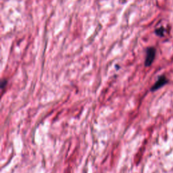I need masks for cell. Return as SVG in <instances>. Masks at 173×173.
I'll return each mask as SVG.
<instances>
[{
  "label": "cell",
  "mask_w": 173,
  "mask_h": 173,
  "mask_svg": "<svg viewBox=\"0 0 173 173\" xmlns=\"http://www.w3.org/2000/svg\"><path fill=\"white\" fill-rule=\"evenodd\" d=\"M168 79L166 78V76L164 75H162L157 79V81L155 83L154 85L152 86V87L151 88V91H157V89H159L160 88L162 87L163 86H164L165 85L168 83Z\"/></svg>",
  "instance_id": "obj_2"
},
{
  "label": "cell",
  "mask_w": 173,
  "mask_h": 173,
  "mask_svg": "<svg viewBox=\"0 0 173 173\" xmlns=\"http://www.w3.org/2000/svg\"><path fill=\"white\" fill-rule=\"evenodd\" d=\"M166 32V29L163 26H161L158 28H156V30H155V33L157 35V36L160 37H164V33Z\"/></svg>",
  "instance_id": "obj_3"
},
{
  "label": "cell",
  "mask_w": 173,
  "mask_h": 173,
  "mask_svg": "<svg viewBox=\"0 0 173 173\" xmlns=\"http://www.w3.org/2000/svg\"><path fill=\"white\" fill-rule=\"evenodd\" d=\"M156 49L153 47L148 48L146 50V57L145 60V66H150L152 65L153 62L155 59L156 56Z\"/></svg>",
  "instance_id": "obj_1"
},
{
  "label": "cell",
  "mask_w": 173,
  "mask_h": 173,
  "mask_svg": "<svg viewBox=\"0 0 173 173\" xmlns=\"http://www.w3.org/2000/svg\"><path fill=\"white\" fill-rule=\"evenodd\" d=\"M7 81H6V79H4L1 81V90H4V86H6V85H7Z\"/></svg>",
  "instance_id": "obj_4"
}]
</instances>
